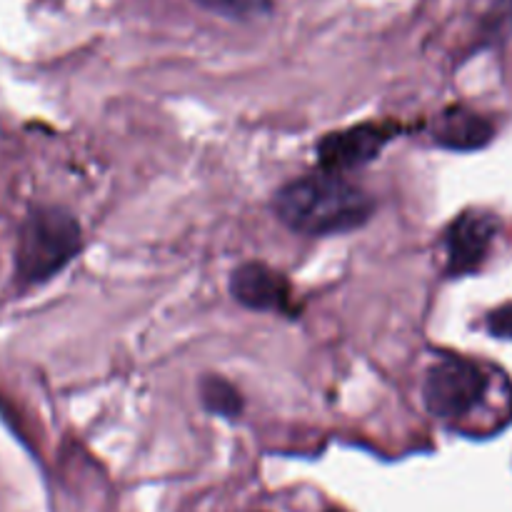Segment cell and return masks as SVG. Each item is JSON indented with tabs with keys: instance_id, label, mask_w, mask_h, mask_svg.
<instances>
[{
	"instance_id": "obj_7",
	"label": "cell",
	"mask_w": 512,
	"mask_h": 512,
	"mask_svg": "<svg viewBox=\"0 0 512 512\" xmlns=\"http://www.w3.org/2000/svg\"><path fill=\"white\" fill-rule=\"evenodd\" d=\"M435 143L448 150H478L493 138V125L468 108H448L435 120Z\"/></svg>"
},
{
	"instance_id": "obj_4",
	"label": "cell",
	"mask_w": 512,
	"mask_h": 512,
	"mask_svg": "<svg viewBox=\"0 0 512 512\" xmlns=\"http://www.w3.org/2000/svg\"><path fill=\"white\" fill-rule=\"evenodd\" d=\"M398 135L393 123H360L353 128L328 133L318 143L320 168L330 173H348L380 155V150Z\"/></svg>"
},
{
	"instance_id": "obj_10",
	"label": "cell",
	"mask_w": 512,
	"mask_h": 512,
	"mask_svg": "<svg viewBox=\"0 0 512 512\" xmlns=\"http://www.w3.org/2000/svg\"><path fill=\"white\" fill-rule=\"evenodd\" d=\"M328 512H343V510H328Z\"/></svg>"
},
{
	"instance_id": "obj_2",
	"label": "cell",
	"mask_w": 512,
	"mask_h": 512,
	"mask_svg": "<svg viewBox=\"0 0 512 512\" xmlns=\"http://www.w3.org/2000/svg\"><path fill=\"white\" fill-rule=\"evenodd\" d=\"M80 250V225L63 208H33L25 215L15 248V278L38 285L58 275Z\"/></svg>"
},
{
	"instance_id": "obj_1",
	"label": "cell",
	"mask_w": 512,
	"mask_h": 512,
	"mask_svg": "<svg viewBox=\"0 0 512 512\" xmlns=\"http://www.w3.org/2000/svg\"><path fill=\"white\" fill-rule=\"evenodd\" d=\"M275 213L303 235H335L358 228L373 213V200L345 175L320 170L275 193Z\"/></svg>"
},
{
	"instance_id": "obj_8",
	"label": "cell",
	"mask_w": 512,
	"mask_h": 512,
	"mask_svg": "<svg viewBox=\"0 0 512 512\" xmlns=\"http://www.w3.org/2000/svg\"><path fill=\"white\" fill-rule=\"evenodd\" d=\"M200 398H203V405L210 413L223 415V418H235L243 410L240 393L220 375H210L200 383Z\"/></svg>"
},
{
	"instance_id": "obj_9",
	"label": "cell",
	"mask_w": 512,
	"mask_h": 512,
	"mask_svg": "<svg viewBox=\"0 0 512 512\" xmlns=\"http://www.w3.org/2000/svg\"><path fill=\"white\" fill-rule=\"evenodd\" d=\"M200 8L213 10L233 20H250L268 15L273 10V0H195Z\"/></svg>"
},
{
	"instance_id": "obj_5",
	"label": "cell",
	"mask_w": 512,
	"mask_h": 512,
	"mask_svg": "<svg viewBox=\"0 0 512 512\" xmlns=\"http://www.w3.org/2000/svg\"><path fill=\"white\" fill-rule=\"evenodd\" d=\"M498 235V218L485 210L458 215L445 233V263L448 275H468L483 265L490 245Z\"/></svg>"
},
{
	"instance_id": "obj_3",
	"label": "cell",
	"mask_w": 512,
	"mask_h": 512,
	"mask_svg": "<svg viewBox=\"0 0 512 512\" xmlns=\"http://www.w3.org/2000/svg\"><path fill=\"white\" fill-rule=\"evenodd\" d=\"M488 393V375L478 363L460 355H448L428 370L423 383V400L440 420L465 418Z\"/></svg>"
},
{
	"instance_id": "obj_6",
	"label": "cell",
	"mask_w": 512,
	"mask_h": 512,
	"mask_svg": "<svg viewBox=\"0 0 512 512\" xmlns=\"http://www.w3.org/2000/svg\"><path fill=\"white\" fill-rule=\"evenodd\" d=\"M230 293L240 305L268 313H295L290 283L265 263H245L230 275Z\"/></svg>"
}]
</instances>
